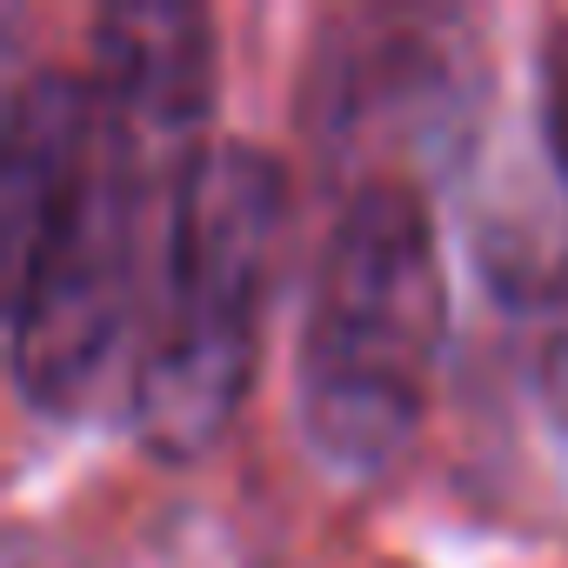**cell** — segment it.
I'll return each mask as SVG.
<instances>
[{
    "mask_svg": "<svg viewBox=\"0 0 568 568\" xmlns=\"http://www.w3.org/2000/svg\"><path fill=\"white\" fill-rule=\"evenodd\" d=\"M94 101L128 154H141L161 181L207 148L214 108V28L201 8H114L94 21Z\"/></svg>",
    "mask_w": 568,
    "mask_h": 568,
    "instance_id": "obj_4",
    "label": "cell"
},
{
    "mask_svg": "<svg viewBox=\"0 0 568 568\" xmlns=\"http://www.w3.org/2000/svg\"><path fill=\"white\" fill-rule=\"evenodd\" d=\"M141 154L101 121L94 81L41 68L8 94L0 134V254H8V368L28 408L74 415L134 308L141 207L168 201Z\"/></svg>",
    "mask_w": 568,
    "mask_h": 568,
    "instance_id": "obj_1",
    "label": "cell"
},
{
    "mask_svg": "<svg viewBox=\"0 0 568 568\" xmlns=\"http://www.w3.org/2000/svg\"><path fill=\"white\" fill-rule=\"evenodd\" d=\"M448 335V274L415 181H362L315 254L295 342L302 442L342 481H382L422 435Z\"/></svg>",
    "mask_w": 568,
    "mask_h": 568,
    "instance_id": "obj_2",
    "label": "cell"
},
{
    "mask_svg": "<svg viewBox=\"0 0 568 568\" xmlns=\"http://www.w3.org/2000/svg\"><path fill=\"white\" fill-rule=\"evenodd\" d=\"M288 174L254 141H207L161 201V288L128 375L134 442L201 462L241 415L274 295Z\"/></svg>",
    "mask_w": 568,
    "mask_h": 568,
    "instance_id": "obj_3",
    "label": "cell"
},
{
    "mask_svg": "<svg viewBox=\"0 0 568 568\" xmlns=\"http://www.w3.org/2000/svg\"><path fill=\"white\" fill-rule=\"evenodd\" d=\"M535 402L568 435V254L541 281V322H535Z\"/></svg>",
    "mask_w": 568,
    "mask_h": 568,
    "instance_id": "obj_5",
    "label": "cell"
}]
</instances>
